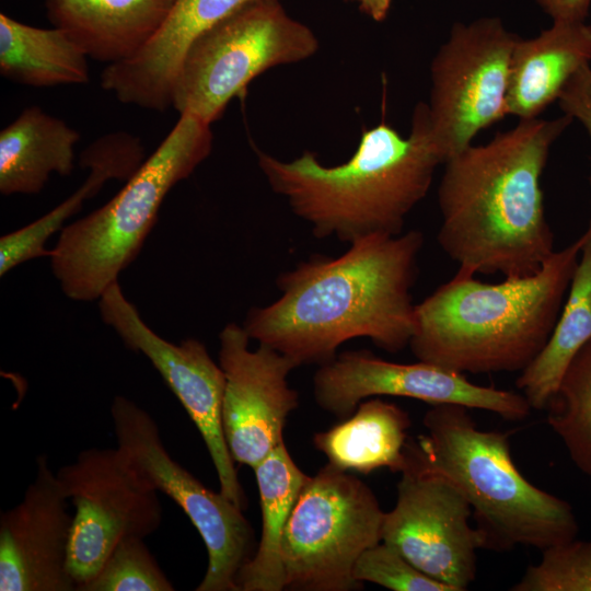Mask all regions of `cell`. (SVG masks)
Instances as JSON below:
<instances>
[{"instance_id":"3957f363","label":"cell","mask_w":591,"mask_h":591,"mask_svg":"<svg viewBox=\"0 0 591 591\" xmlns=\"http://www.w3.org/2000/svg\"><path fill=\"white\" fill-rule=\"evenodd\" d=\"M255 152L271 189L311 225L314 236L349 244L401 234L407 215L429 192L434 170L444 163L424 102L414 109L408 137L381 121L362 130L357 150L338 165L322 164L311 151L292 161Z\"/></svg>"},{"instance_id":"f546056e","label":"cell","mask_w":591,"mask_h":591,"mask_svg":"<svg viewBox=\"0 0 591 591\" xmlns=\"http://www.w3.org/2000/svg\"><path fill=\"white\" fill-rule=\"evenodd\" d=\"M563 113L579 120L591 139V66L581 67L566 83L558 100Z\"/></svg>"},{"instance_id":"277c9868","label":"cell","mask_w":591,"mask_h":591,"mask_svg":"<svg viewBox=\"0 0 591 591\" xmlns=\"http://www.w3.org/2000/svg\"><path fill=\"white\" fill-rule=\"evenodd\" d=\"M584 242L586 232L534 274L498 283L456 271L416 304L412 352L461 373L521 372L552 333Z\"/></svg>"},{"instance_id":"603a6c76","label":"cell","mask_w":591,"mask_h":591,"mask_svg":"<svg viewBox=\"0 0 591 591\" xmlns=\"http://www.w3.org/2000/svg\"><path fill=\"white\" fill-rule=\"evenodd\" d=\"M262 510V535L257 551L241 567L239 591H281L286 576L281 545L286 525L309 476L290 456L283 443L254 468Z\"/></svg>"},{"instance_id":"4316f807","label":"cell","mask_w":591,"mask_h":591,"mask_svg":"<svg viewBox=\"0 0 591 591\" xmlns=\"http://www.w3.org/2000/svg\"><path fill=\"white\" fill-rule=\"evenodd\" d=\"M144 538L121 541L81 591H173Z\"/></svg>"},{"instance_id":"30bf717a","label":"cell","mask_w":591,"mask_h":591,"mask_svg":"<svg viewBox=\"0 0 591 591\" xmlns=\"http://www.w3.org/2000/svg\"><path fill=\"white\" fill-rule=\"evenodd\" d=\"M111 416L117 447L158 491L184 511L204 541L208 565L196 590L239 591L237 573L254 547V531L243 509L174 461L155 420L135 402L116 396Z\"/></svg>"},{"instance_id":"f1b7e54d","label":"cell","mask_w":591,"mask_h":591,"mask_svg":"<svg viewBox=\"0 0 591 591\" xmlns=\"http://www.w3.org/2000/svg\"><path fill=\"white\" fill-rule=\"evenodd\" d=\"M354 578L360 583L371 582L393 591H454L421 572L383 541L361 554Z\"/></svg>"},{"instance_id":"8992f818","label":"cell","mask_w":591,"mask_h":591,"mask_svg":"<svg viewBox=\"0 0 591 591\" xmlns=\"http://www.w3.org/2000/svg\"><path fill=\"white\" fill-rule=\"evenodd\" d=\"M210 124L182 114L176 125L104 206L63 227L50 262L63 293L99 299L136 258L167 193L210 154Z\"/></svg>"},{"instance_id":"7c38bea8","label":"cell","mask_w":591,"mask_h":591,"mask_svg":"<svg viewBox=\"0 0 591 591\" xmlns=\"http://www.w3.org/2000/svg\"><path fill=\"white\" fill-rule=\"evenodd\" d=\"M397 484L394 508L385 512L382 541L430 578L466 590L477 571L480 533L468 519L472 508L460 489L444 476L407 457Z\"/></svg>"},{"instance_id":"9c48e42d","label":"cell","mask_w":591,"mask_h":591,"mask_svg":"<svg viewBox=\"0 0 591 591\" xmlns=\"http://www.w3.org/2000/svg\"><path fill=\"white\" fill-rule=\"evenodd\" d=\"M519 36L496 16L453 24L430 67L425 103L431 138L444 162L502 119L513 47Z\"/></svg>"},{"instance_id":"4fadbf2b","label":"cell","mask_w":591,"mask_h":591,"mask_svg":"<svg viewBox=\"0 0 591 591\" xmlns=\"http://www.w3.org/2000/svg\"><path fill=\"white\" fill-rule=\"evenodd\" d=\"M313 394L325 412L347 418L364 399L399 396L430 405H460L491 412L506 420L525 419L532 408L522 394L483 386L464 373L418 361L397 363L368 350L345 351L321 364L313 376Z\"/></svg>"},{"instance_id":"83f0119b","label":"cell","mask_w":591,"mask_h":591,"mask_svg":"<svg viewBox=\"0 0 591 591\" xmlns=\"http://www.w3.org/2000/svg\"><path fill=\"white\" fill-rule=\"evenodd\" d=\"M512 591H591V540L554 545L529 566Z\"/></svg>"},{"instance_id":"4dcf8cb0","label":"cell","mask_w":591,"mask_h":591,"mask_svg":"<svg viewBox=\"0 0 591 591\" xmlns=\"http://www.w3.org/2000/svg\"><path fill=\"white\" fill-rule=\"evenodd\" d=\"M553 21H586L591 0H536Z\"/></svg>"},{"instance_id":"d4e9b609","label":"cell","mask_w":591,"mask_h":591,"mask_svg":"<svg viewBox=\"0 0 591 591\" xmlns=\"http://www.w3.org/2000/svg\"><path fill=\"white\" fill-rule=\"evenodd\" d=\"M88 55L58 27L43 28L0 14V73L28 86L89 82Z\"/></svg>"},{"instance_id":"1f68e13d","label":"cell","mask_w":591,"mask_h":591,"mask_svg":"<svg viewBox=\"0 0 591 591\" xmlns=\"http://www.w3.org/2000/svg\"><path fill=\"white\" fill-rule=\"evenodd\" d=\"M359 4L360 10L376 22L386 19L391 9L392 0H354Z\"/></svg>"},{"instance_id":"8fae6325","label":"cell","mask_w":591,"mask_h":591,"mask_svg":"<svg viewBox=\"0 0 591 591\" xmlns=\"http://www.w3.org/2000/svg\"><path fill=\"white\" fill-rule=\"evenodd\" d=\"M57 477L74 507L68 570L81 591L121 541L153 534L163 509L159 491L118 447L83 450Z\"/></svg>"},{"instance_id":"5bb4252c","label":"cell","mask_w":591,"mask_h":591,"mask_svg":"<svg viewBox=\"0 0 591 591\" xmlns=\"http://www.w3.org/2000/svg\"><path fill=\"white\" fill-rule=\"evenodd\" d=\"M99 299L103 321L129 349L150 360L195 424L213 463L220 491L244 509V490L222 429L225 376L220 364L197 339L188 338L176 345L154 333L125 298L118 280Z\"/></svg>"},{"instance_id":"ac0fdd59","label":"cell","mask_w":591,"mask_h":591,"mask_svg":"<svg viewBox=\"0 0 591 591\" xmlns=\"http://www.w3.org/2000/svg\"><path fill=\"white\" fill-rule=\"evenodd\" d=\"M590 61L591 25L586 21H553L535 37H518L511 56L508 115L520 120L538 117Z\"/></svg>"},{"instance_id":"d6986e66","label":"cell","mask_w":591,"mask_h":591,"mask_svg":"<svg viewBox=\"0 0 591 591\" xmlns=\"http://www.w3.org/2000/svg\"><path fill=\"white\" fill-rule=\"evenodd\" d=\"M175 0H46L47 18L88 55L108 65L136 54Z\"/></svg>"},{"instance_id":"484cf974","label":"cell","mask_w":591,"mask_h":591,"mask_svg":"<svg viewBox=\"0 0 591 591\" xmlns=\"http://www.w3.org/2000/svg\"><path fill=\"white\" fill-rule=\"evenodd\" d=\"M547 407V424L573 464L591 477V340L570 363Z\"/></svg>"},{"instance_id":"9a60e30c","label":"cell","mask_w":591,"mask_h":591,"mask_svg":"<svg viewBox=\"0 0 591 591\" xmlns=\"http://www.w3.org/2000/svg\"><path fill=\"white\" fill-rule=\"evenodd\" d=\"M219 339L223 434L234 462L254 468L285 442V425L299 404L288 375L299 364L263 344L250 350V336L235 323L227 324Z\"/></svg>"},{"instance_id":"7402d4cb","label":"cell","mask_w":591,"mask_h":591,"mask_svg":"<svg viewBox=\"0 0 591 591\" xmlns=\"http://www.w3.org/2000/svg\"><path fill=\"white\" fill-rule=\"evenodd\" d=\"M409 414L379 397L362 401L344 421L313 436L328 463L346 472L369 474L385 467L402 473L407 465Z\"/></svg>"},{"instance_id":"2e32d148","label":"cell","mask_w":591,"mask_h":591,"mask_svg":"<svg viewBox=\"0 0 591 591\" xmlns=\"http://www.w3.org/2000/svg\"><path fill=\"white\" fill-rule=\"evenodd\" d=\"M46 455L20 503L0 517L1 591H77L68 570L73 515Z\"/></svg>"},{"instance_id":"5b68a950","label":"cell","mask_w":591,"mask_h":591,"mask_svg":"<svg viewBox=\"0 0 591 591\" xmlns=\"http://www.w3.org/2000/svg\"><path fill=\"white\" fill-rule=\"evenodd\" d=\"M426 433L406 444L410 462L454 484L471 505L484 547L541 551L575 540L572 507L530 483L512 461L509 432L477 428L468 408L433 405L424 416Z\"/></svg>"},{"instance_id":"6da1fadb","label":"cell","mask_w":591,"mask_h":591,"mask_svg":"<svg viewBox=\"0 0 591 591\" xmlns=\"http://www.w3.org/2000/svg\"><path fill=\"white\" fill-rule=\"evenodd\" d=\"M349 245L336 258L314 255L280 274V297L245 317L250 338L299 367L324 364L359 337L391 354L406 348L415 328L412 288L422 233L376 234Z\"/></svg>"},{"instance_id":"7a4b0ae2","label":"cell","mask_w":591,"mask_h":591,"mask_svg":"<svg viewBox=\"0 0 591 591\" xmlns=\"http://www.w3.org/2000/svg\"><path fill=\"white\" fill-rule=\"evenodd\" d=\"M571 121L565 114L521 119L444 162L438 242L457 271L522 277L554 253L541 179L553 143Z\"/></svg>"},{"instance_id":"ffe728a7","label":"cell","mask_w":591,"mask_h":591,"mask_svg":"<svg viewBox=\"0 0 591 591\" xmlns=\"http://www.w3.org/2000/svg\"><path fill=\"white\" fill-rule=\"evenodd\" d=\"M140 139L125 131L99 137L80 155V165L90 169L81 187L67 200L32 223L0 239V275L36 257L49 256L48 239L63 222L77 213L82 204L93 197L108 179L127 181L144 161Z\"/></svg>"},{"instance_id":"ba28073f","label":"cell","mask_w":591,"mask_h":591,"mask_svg":"<svg viewBox=\"0 0 591 591\" xmlns=\"http://www.w3.org/2000/svg\"><path fill=\"white\" fill-rule=\"evenodd\" d=\"M384 515L372 489L350 472L327 463L309 476L283 533L286 589H360L354 568L382 541Z\"/></svg>"},{"instance_id":"44dd1931","label":"cell","mask_w":591,"mask_h":591,"mask_svg":"<svg viewBox=\"0 0 591 591\" xmlns=\"http://www.w3.org/2000/svg\"><path fill=\"white\" fill-rule=\"evenodd\" d=\"M80 134L39 106L24 108L0 132V193L37 194L53 173L69 175Z\"/></svg>"},{"instance_id":"52a82bcc","label":"cell","mask_w":591,"mask_h":591,"mask_svg":"<svg viewBox=\"0 0 591 591\" xmlns=\"http://www.w3.org/2000/svg\"><path fill=\"white\" fill-rule=\"evenodd\" d=\"M318 40L279 0H256L200 35L185 55L172 99L179 115L208 124L266 70L312 57Z\"/></svg>"},{"instance_id":"e0dca14e","label":"cell","mask_w":591,"mask_h":591,"mask_svg":"<svg viewBox=\"0 0 591 591\" xmlns=\"http://www.w3.org/2000/svg\"><path fill=\"white\" fill-rule=\"evenodd\" d=\"M256 0H175L155 34L131 57L108 65L101 85L141 108L172 107L173 90L186 53L210 27Z\"/></svg>"},{"instance_id":"cb8c5ba5","label":"cell","mask_w":591,"mask_h":591,"mask_svg":"<svg viewBox=\"0 0 591 591\" xmlns=\"http://www.w3.org/2000/svg\"><path fill=\"white\" fill-rule=\"evenodd\" d=\"M584 232L586 242L552 333L515 382L532 409L548 406L570 363L591 340V221Z\"/></svg>"}]
</instances>
